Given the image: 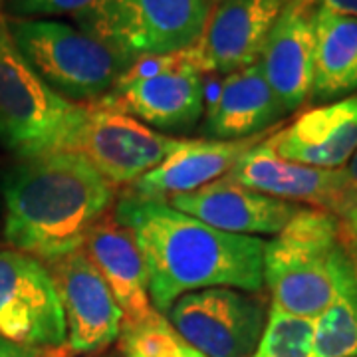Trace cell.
Returning <instances> with one entry per match:
<instances>
[{"mask_svg": "<svg viewBox=\"0 0 357 357\" xmlns=\"http://www.w3.org/2000/svg\"><path fill=\"white\" fill-rule=\"evenodd\" d=\"M357 91V18L318 6L310 100L337 102Z\"/></svg>", "mask_w": 357, "mask_h": 357, "instance_id": "obj_20", "label": "cell"}, {"mask_svg": "<svg viewBox=\"0 0 357 357\" xmlns=\"http://www.w3.org/2000/svg\"><path fill=\"white\" fill-rule=\"evenodd\" d=\"M314 319L270 306L264 333L250 357H312Z\"/></svg>", "mask_w": 357, "mask_h": 357, "instance_id": "obj_23", "label": "cell"}, {"mask_svg": "<svg viewBox=\"0 0 357 357\" xmlns=\"http://www.w3.org/2000/svg\"><path fill=\"white\" fill-rule=\"evenodd\" d=\"M119 344L123 356L204 357L173 328V324L161 312H155L139 324H121Z\"/></svg>", "mask_w": 357, "mask_h": 357, "instance_id": "obj_22", "label": "cell"}, {"mask_svg": "<svg viewBox=\"0 0 357 357\" xmlns=\"http://www.w3.org/2000/svg\"><path fill=\"white\" fill-rule=\"evenodd\" d=\"M0 357H72V354L68 347H56V349L24 347L0 337Z\"/></svg>", "mask_w": 357, "mask_h": 357, "instance_id": "obj_25", "label": "cell"}, {"mask_svg": "<svg viewBox=\"0 0 357 357\" xmlns=\"http://www.w3.org/2000/svg\"><path fill=\"white\" fill-rule=\"evenodd\" d=\"M114 217L139 246L149 298L161 314L185 294L206 288L258 294L264 286V241L258 236L222 232L167 201L133 195L115 203Z\"/></svg>", "mask_w": 357, "mask_h": 357, "instance_id": "obj_1", "label": "cell"}, {"mask_svg": "<svg viewBox=\"0 0 357 357\" xmlns=\"http://www.w3.org/2000/svg\"><path fill=\"white\" fill-rule=\"evenodd\" d=\"M46 266L64 307L70 354L89 356L117 342L123 314L88 252L79 248Z\"/></svg>", "mask_w": 357, "mask_h": 357, "instance_id": "obj_11", "label": "cell"}, {"mask_svg": "<svg viewBox=\"0 0 357 357\" xmlns=\"http://www.w3.org/2000/svg\"><path fill=\"white\" fill-rule=\"evenodd\" d=\"M211 8V0H96L74 20L79 30L139 60L191 48Z\"/></svg>", "mask_w": 357, "mask_h": 357, "instance_id": "obj_7", "label": "cell"}, {"mask_svg": "<svg viewBox=\"0 0 357 357\" xmlns=\"http://www.w3.org/2000/svg\"><path fill=\"white\" fill-rule=\"evenodd\" d=\"M89 105L58 96L18 52L0 16V143L18 161L76 151Z\"/></svg>", "mask_w": 357, "mask_h": 357, "instance_id": "obj_4", "label": "cell"}, {"mask_svg": "<svg viewBox=\"0 0 357 357\" xmlns=\"http://www.w3.org/2000/svg\"><path fill=\"white\" fill-rule=\"evenodd\" d=\"M274 153L316 169H345L357 151V96L314 107L272 133Z\"/></svg>", "mask_w": 357, "mask_h": 357, "instance_id": "obj_16", "label": "cell"}, {"mask_svg": "<svg viewBox=\"0 0 357 357\" xmlns=\"http://www.w3.org/2000/svg\"><path fill=\"white\" fill-rule=\"evenodd\" d=\"M96 0H6V18H42V16H76Z\"/></svg>", "mask_w": 357, "mask_h": 357, "instance_id": "obj_24", "label": "cell"}, {"mask_svg": "<svg viewBox=\"0 0 357 357\" xmlns=\"http://www.w3.org/2000/svg\"><path fill=\"white\" fill-rule=\"evenodd\" d=\"M84 250L114 294L123 324H139L157 312L149 298V276L139 246L115 220L114 211L93 227Z\"/></svg>", "mask_w": 357, "mask_h": 357, "instance_id": "obj_18", "label": "cell"}, {"mask_svg": "<svg viewBox=\"0 0 357 357\" xmlns=\"http://www.w3.org/2000/svg\"><path fill=\"white\" fill-rule=\"evenodd\" d=\"M319 6L332 8L335 13L357 18V0H318Z\"/></svg>", "mask_w": 357, "mask_h": 357, "instance_id": "obj_27", "label": "cell"}, {"mask_svg": "<svg viewBox=\"0 0 357 357\" xmlns=\"http://www.w3.org/2000/svg\"><path fill=\"white\" fill-rule=\"evenodd\" d=\"M204 357H250L266 328L262 294L206 288L181 296L165 314Z\"/></svg>", "mask_w": 357, "mask_h": 357, "instance_id": "obj_8", "label": "cell"}, {"mask_svg": "<svg viewBox=\"0 0 357 357\" xmlns=\"http://www.w3.org/2000/svg\"><path fill=\"white\" fill-rule=\"evenodd\" d=\"M183 139L161 133L128 114L89 103L88 121L82 129L76 151L117 189L121 185H133L161 165L177 151Z\"/></svg>", "mask_w": 357, "mask_h": 357, "instance_id": "obj_10", "label": "cell"}, {"mask_svg": "<svg viewBox=\"0 0 357 357\" xmlns=\"http://www.w3.org/2000/svg\"><path fill=\"white\" fill-rule=\"evenodd\" d=\"M266 133L234 141L185 137L177 151L169 155L161 165L129 185L128 195L169 201L171 197L197 191L217 178L227 177L246 151L266 139Z\"/></svg>", "mask_w": 357, "mask_h": 357, "instance_id": "obj_17", "label": "cell"}, {"mask_svg": "<svg viewBox=\"0 0 357 357\" xmlns=\"http://www.w3.org/2000/svg\"><path fill=\"white\" fill-rule=\"evenodd\" d=\"M229 177L268 197L342 217L357 199V185L345 169H316L286 161L266 143L255 145L238 159Z\"/></svg>", "mask_w": 357, "mask_h": 357, "instance_id": "obj_12", "label": "cell"}, {"mask_svg": "<svg viewBox=\"0 0 357 357\" xmlns=\"http://www.w3.org/2000/svg\"><path fill=\"white\" fill-rule=\"evenodd\" d=\"M286 114L260 64L227 74L204 109L206 139H246L266 133Z\"/></svg>", "mask_w": 357, "mask_h": 357, "instance_id": "obj_19", "label": "cell"}, {"mask_svg": "<svg viewBox=\"0 0 357 357\" xmlns=\"http://www.w3.org/2000/svg\"><path fill=\"white\" fill-rule=\"evenodd\" d=\"M288 0H217L192 44L206 74H232L258 64L272 26Z\"/></svg>", "mask_w": 357, "mask_h": 357, "instance_id": "obj_13", "label": "cell"}, {"mask_svg": "<svg viewBox=\"0 0 357 357\" xmlns=\"http://www.w3.org/2000/svg\"><path fill=\"white\" fill-rule=\"evenodd\" d=\"M0 195L6 244L42 262L84 248L115 203L114 185L77 151L18 161L0 178Z\"/></svg>", "mask_w": 357, "mask_h": 357, "instance_id": "obj_2", "label": "cell"}, {"mask_svg": "<svg viewBox=\"0 0 357 357\" xmlns=\"http://www.w3.org/2000/svg\"><path fill=\"white\" fill-rule=\"evenodd\" d=\"M121 356H123V354H121ZM123 357H135V356H123Z\"/></svg>", "mask_w": 357, "mask_h": 357, "instance_id": "obj_29", "label": "cell"}, {"mask_svg": "<svg viewBox=\"0 0 357 357\" xmlns=\"http://www.w3.org/2000/svg\"><path fill=\"white\" fill-rule=\"evenodd\" d=\"M0 2H2V0H0Z\"/></svg>", "mask_w": 357, "mask_h": 357, "instance_id": "obj_31", "label": "cell"}, {"mask_svg": "<svg viewBox=\"0 0 357 357\" xmlns=\"http://www.w3.org/2000/svg\"><path fill=\"white\" fill-rule=\"evenodd\" d=\"M345 171H347L349 178H351V181H354V183L357 185V151H356V155L351 157V161L345 165Z\"/></svg>", "mask_w": 357, "mask_h": 357, "instance_id": "obj_28", "label": "cell"}, {"mask_svg": "<svg viewBox=\"0 0 357 357\" xmlns=\"http://www.w3.org/2000/svg\"><path fill=\"white\" fill-rule=\"evenodd\" d=\"M6 26L26 62L68 102L82 105L100 102L135 62L66 22L6 18Z\"/></svg>", "mask_w": 357, "mask_h": 357, "instance_id": "obj_5", "label": "cell"}, {"mask_svg": "<svg viewBox=\"0 0 357 357\" xmlns=\"http://www.w3.org/2000/svg\"><path fill=\"white\" fill-rule=\"evenodd\" d=\"M0 337L40 349L66 347L64 307L46 262L0 250Z\"/></svg>", "mask_w": 357, "mask_h": 357, "instance_id": "obj_9", "label": "cell"}, {"mask_svg": "<svg viewBox=\"0 0 357 357\" xmlns=\"http://www.w3.org/2000/svg\"><path fill=\"white\" fill-rule=\"evenodd\" d=\"M351 264L340 217L300 208L264 243V286L272 306L294 316L318 318L332 304Z\"/></svg>", "mask_w": 357, "mask_h": 357, "instance_id": "obj_3", "label": "cell"}, {"mask_svg": "<svg viewBox=\"0 0 357 357\" xmlns=\"http://www.w3.org/2000/svg\"><path fill=\"white\" fill-rule=\"evenodd\" d=\"M204 68L195 48L135 60L98 105L128 114L161 133L191 131L203 119Z\"/></svg>", "mask_w": 357, "mask_h": 357, "instance_id": "obj_6", "label": "cell"}, {"mask_svg": "<svg viewBox=\"0 0 357 357\" xmlns=\"http://www.w3.org/2000/svg\"><path fill=\"white\" fill-rule=\"evenodd\" d=\"M167 203L213 229L258 238L262 234H278L304 208L244 187L229 175L197 191L171 197Z\"/></svg>", "mask_w": 357, "mask_h": 357, "instance_id": "obj_14", "label": "cell"}, {"mask_svg": "<svg viewBox=\"0 0 357 357\" xmlns=\"http://www.w3.org/2000/svg\"><path fill=\"white\" fill-rule=\"evenodd\" d=\"M342 220V232L349 255L354 258V264L357 268V199L351 203V206L340 217Z\"/></svg>", "mask_w": 357, "mask_h": 357, "instance_id": "obj_26", "label": "cell"}, {"mask_svg": "<svg viewBox=\"0 0 357 357\" xmlns=\"http://www.w3.org/2000/svg\"><path fill=\"white\" fill-rule=\"evenodd\" d=\"M312 357H357V268H347L332 304L314 318Z\"/></svg>", "mask_w": 357, "mask_h": 357, "instance_id": "obj_21", "label": "cell"}, {"mask_svg": "<svg viewBox=\"0 0 357 357\" xmlns=\"http://www.w3.org/2000/svg\"><path fill=\"white\" fill-rule=\"evenodd\" d=\"M112 357H123V356H112Z\"/></svg>", "mask_w": 357, "mask_h": 357, "instance_id": "obj_30", "label": "cell"}, {"mask_svg": "<svg viewBox=\"0 0 357 357\" xmlns=\"http://www.w3.org/2000/svg\"><path fill=\"white\" fill-rule=\"evenodd\" d=\"M318 6V0H288L258 60L286 114L310 100Z\"/></svg>", "mask_w": 357, "mask_h": 357, "instance_id": "obj_15", "label": "cell"}]
</instances>
